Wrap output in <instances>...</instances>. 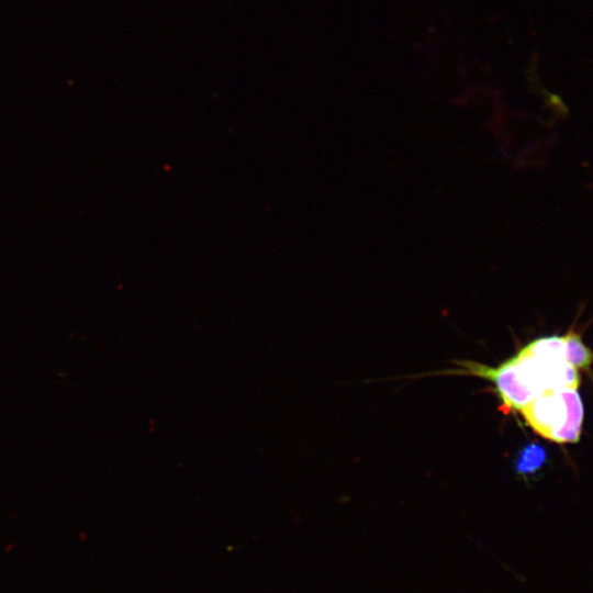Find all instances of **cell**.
I'll list each match as a JSON object with an SVG mask.
<instances>
[{
	"instance_id": "obj_1",
	"label": "cell",
	"mask_w": 593,
	"mask_h": 593,
	"mask_svg": "<svg viewBox=\"0 0 593 593\" xmlns=\"http://www.w3.org/2000/svg\"><path fill=\"white\" fill-rule=\"evenodd\" d=\"M522 381L538 396L546 390L580 385V373L564 359L563 336H544L511 358Z\"/></svg>"
},
{
	"instance_id": "obj_2",
	"label": "cell",
	"mask_w": 593,
	"mask_h": 593,
	"mask_svg": "<svg viewBox=\"0 0 593 593\" xmlns=\"http://www.w3.org/2000/svg\"><path fill=\"white\" fill-rule=\"evenodd\" d=\"M526 423L540 436L558 444L578 443L584 410L578 389L546 390L523 407Z\"/></svg>"
},
{
	"instance_id": "obj_3",
	"label": "cell",
	"mask_w": 593,
	"mask_h": 593,
	"mask_svg": "<svg viewBox=\"0 0 593 593\" xmlns=\"http://www.w3.org/2000/svg\"><path fill=\"white\" fill-rule=\"evenodd\" d=\"M564 339V359L577 370H588L593 363V351L583 343L579 333L571 328Z\"/></svg>"
},
{
	"instance_id": "obj_4",
	"label": "cell",
	"mask_w": 593,
	"mask_h": 593,
	"mask_svg": "<svg viewBox=\"0 0 593 593\" xmlns=\"http://www.w3.org/2000/svg\"><path fill=\"white\" fill-rule=\"evenodd\" d=\"M546 459V450L538 444H530L526 446L518 455L516 460L517 472L533 473L538 470Z\"/></svg>"
}]
</instances>
